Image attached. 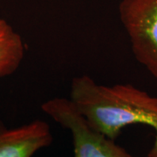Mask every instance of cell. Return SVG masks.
I'll return each mask as SVG.
<instances>
[{
  "label": "cell",
  "mask_w": 157,
  "mask_h": 157,
  "mask_svg": "<svg viewBox=\"0 0 157 157\" xmlns=\"http://www.w3.org/2000/svg\"><path fill=\"white\" fill-rule=\"evenodd\" d=\"M52 140L50 126L43 120L17 128H8L0 121V157H33Z\"/></svg>",
  "instance_id": "4"
},
{
  "label": "cell",
  "mask_w": 157,
  "mask_h": 157,
  "mask_svg": "<svg viewBox=\"0 0 157 157\" xmlns=\"http://www.w3.org/2000/svg\"><path fill=\"white\" fill-rule=\"evenodd\" d=\"M41 110L72 135L73 157H134L115 140L94 129L68 98L45 101Z\"/></svg>",
  "instance_id": "2"
},
{
  "label": "cell",
  "mask_w": 157,
  "mask_h": 157,
  "mask_svg": "<svg viewBox=\"0 0 157 157\" xmlns=\"http://www.w3.org/2000/svg\"><path fill=\"white\" fill-rule=\"evenodd\" d=\"M70 101L87 123L115 140L127 126L141 124L155 130L147 157H157V97L131 84H99L88 75L73 78Z\"/></svg>",
  "instance_id": "1"
},
{
  "label": "cell",
  "mask_w": 157,
  "mask_h": 157,
  "mask_svg": "<svg viewBox=\"0 0 157 157\" xmlns=\"http://www.w3.org/2000/svg\"><path fill=\"white\" fill-rule=\"evenodd\" d=\"M25 52V44L20 34L0 17V78L17 72Z\"/></svg>",
  "instance_id": "5"
},
{
  "label": "cell",
  "mask_w": 157,
  "mask_h": 157,
  "mask_svg": "<svg viewBox=\"0 0 157 157\" xmlns=\"http://www.w3.org/2000/svg\"><path fill=\"white\" fill-rule=\"evenodd\" d=\"M119 14L135 59L157 78V0H121Z\"/></svg>",
  "instance_id": "3"
}]
</instances>
